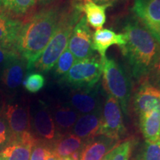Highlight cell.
Masks as SVG:
<instances>
[{
	"label": "cell",
	"mask_w": 160,
	"mask_h": 160,
	"mask_svg": "<svg viewBox=\"0 0 160 160\" xmlns=\"http://www.w3.org/2000/svg\"><path fill=\"white\" fill-rule=\"evenodd\" d=\"M45 79L44 76L40 73L32 72L28 74L22 82L23 87L27 91L31 93L39 92L44 87Z\"/></svg>",
	"instance_id": "obj_25"
},
{
	"label": "cell",
	"mask_w": 160,
	"mask_h": 160,
	"mask_svg": "<svg viewBox=\"0 0 160 160\" xmlns=\"http://www.w3.org/2000/svg\"><path fill=\"white\" fill-rule=\"evenodd\" d=\"M31 125L33 134L44 141L53 142L57 137V130L49 108L42 101H38L31 112Z\"/></svg>",
	"instance_id": "obj_9"
},
{
	"label": "cell",
	"mask_w": 160,
	"mask_h": 160,
	"mask_svg": "<svg viewBox=\"0 0 160 160\" xmlns=\"http://www.w3.org/2000/svg\"><path fill=\"white\" fill-rule=\"evenodd\" d=\"M132 10L160 45V0H135Z\"/></svg>",
	"instance_id": "obj_11"
},
{
	"label": "cell",
	"mask_w": 160,
	"mask_h": 160,
	"mask_svg": "<svg viewBox=\"0 0 160 160\" xmlns=\"http://www.w3.org/2000/svg\"><path fill=\"white\" fill-rule=\"evenodd\" d=\"M38 1L40 2L41 3H48L49 2L52 1V0H38Z\"/></svg>",
	"instance_id": "obj_37"
},
{
	"label": "cell",
	"mask_w": 160,
	"mask_h": 160,
	"mask_svg": "<svg viewBox=\"0 0 160 160\" xmlns=\"http://www.w3.org/2000/svg\"><path fill=\"white\" fill-rule=\"evenodd\" d=\"M139 127L145 141L160 140V111H151L139 115Z\"/></svg>",
	"instance_id": "obj_21"
},
{
	"label": "cell",
	"mask_w": 160,
	"mask_h": 160,
	"mask_svg": "<svg viewBox=\"0 0 160 160\" xmlns=\"http://www.w3.org/2000/svg\"><path fill=\"white\" fill-rule=\"evenodd\" d=\"M46 160H57V157L54 155V153H53L51 151V148L50 150L48 153L47 157H46Z\"/></svg>",
	"instance_id": "obj_33"
},
{
	"label": "cell",
	"mask_w": 160,
	"mask_h": 160,
	"mask_svg": "<svg viewBox=\"0 0 160 160\" xmlns=\"http://www.w3.org/2000/svg\"><path fill=\"white\" fill-rule=\"evenodd\" d=\"M23 22L9 16L0 14V45L16 48V42Z\"/></svg>",
	"instance_id": "obj_20"
},
{
	"label": "cell",
	"mask_w": 160,
	"mask_h": 160,
	"mask_svg": "<svg viewBox=\"0 0 160 160\" xmlns=\"http://www.w3.org/2000/svg\"><path fill=\"white\" fill-rule=\"evenodd\" d=\"M69 106L80 115L102 111V101L99 84L87 88L73 89L69 97Z\"/></svg>",
	"instance_id": "obj_10"
},
{
	"label": "cell",
	"mask_w": 160,
	"mask_h": 160,
	"mask_svg": "<svg viewBox=\"0 0 160 160\" xmlns=\"http://www.w3.org/2000/svg\"><path fill=\"white\" fill-rule=\"evenodd\" d=\"M38 0H1L2 8L5 14L16 17H29Z\"/></svg>",
	"instance_id": "obj_23"
},
{
	"label": "cell",
	"mask_w": 160,
	"mask_h": 160,
	"mask_svg": "<svg viewBox=\"0 0 160 160\" xmlns=\"http://www.w3.org/2000/svg\"><path fill=\"white\" fill-rule=\"evenodd\" d=\"M3 108H4V105H3L2 102V100L0 99V114H1V113H2Z\"/></svg>",
	"instance_id": "obj_35"
},
{
	"label": "cell",
	"mask_w": 160,
	"mask_h": 160,
	"mask_svg": "<svg viewBox=\"0 0 160 160\" xmlns=\"http://www.w3.org/2000/svg\"><path fill=\"white\" fill-rule=\"evenodd\" d=\"M102 121V111L81 114L72 129L71 133L87 141L99 135Z\"/></svg>",
	"instance_id": "obj_15"
},
{
	"label": "cell",
	"mask_w": 160,
	"mask_h": 160,
	"mask_svg": "<svg viewBox=\"0 0 160 160\" xmlns=\"http://www.w3.org/2000/svg\"><path fill=\"white\" fill-rule=\"evenodd\" d=\"M57 136L71 133L80 116L69 105H58L51 112Z\"/></svg>",
	"instance_id": "obj_19"
},
{
	"label": "cell",
	"mask_w": 160,
	"mask_h": 160,
	"mask_svg": "<svg viewBox=\"0 0 160 160\" xmlns=\"http://www.w3.org/2000/svg\"><path fill=\"white\" fill-rule=\"evenodd\" d=\"M13 140V136L8 124L2 113L0 114V151L9 145Z\"/></svg>",
	"instance_id": "obj_29"
},
{
	"label": "cell",
	"mask_w": 160,
	"mask_h": 160,
	"mask_svg": "<svg viewBox=\"0 0 160 160\" xmlns=\"http://www.w3.org/2000/svg\"><path fill=\"white\" fill-rule=\"evenodd\" d=\"M103 62L98 56L77 60L61 80L73 89L91 88L99 83L102 74Z\"/></svg>",
	"instance_id": "obj_5"
},
{
	"label": "cell",
	"mask_w": 160,
	"mask_h": 160,
	"mask_svg": "<svg viewBox=\"0 0 160 160\" xmlns=\"http://www.w3.org/2000/svg\"><path fill=\"white\" fill-rule=\"evenodd\" d=\"M143 81L133 99L134 109L138 116L151 111H160V88L146 80Z\"/></svg>",
	"instance_id": "obj_13"
},
{
	"label": "cell",
	"mask_w": 160,
	"mask_h": 160,
	"mask_svg": "<svg viewBox=\"0 0 160 160\" xmlns=\"http://www.w3.org/2000/svg\"><path fill=\"white\" fill-rule=\"evenodd\" d=\"M145 80L151 85L160 88V55L150 71L147 79Z\"/></svg>",
	"instance_id": "obj_31"
},
{
	"label": "cell",
	"mask_w": 160,
	"mask_h": 160,
	"mask_svg": "<svg viewBox=\"0 0 160 160\" xmlns=\"http://www.w3.org/2000/svg\"><path fill=\"white\" fill-rule=\"evenodd\" d=\"M27 70V63L23 58L18 55L6 64L0 72V83L6 92H15L22 83Z\"/></svg>",
	"instance_id": "obj_12"
},
{
	"label": "cell",
	"mask_w": 160,
	"mask_h": 160,
	"mask_svg": "<svg viewBox=\"0 0 160 160\" xmlns=\"http://www.w3.org/2000/svg\"><path fill=\"white\" fill-rule=\"evenodd\" d=\"M57 160H73L71 157H61L57 158Z\"/></svg>",
	"instance_id": "obj_36"
},
{
	"label": "cell",
	"mask_w": 160,
	"mask_h": 160,
	"mask_svg": "<svg viewBox=\"0 0 160 160\" xmlns=\"http://www.w3.org/2000/svg\"><path fill=\"white\" fill-rule=\"evenodd\" d=\"M126 134L123 113L114 97L108 95L102 108V121L99 135L122 141Z\"/></svg>",
	"instance_id": "obj_6"
},
{
	"label": "cell",
	"mask_w": 160,
	"mask_h": 160,
	"mask_svg": "<svg viewBox=\"0 0 160 160\" xmlns=\"http://www.w3.org/2000/svg\"><path fill=\"white\" fill-rule=\"evenodd\" d=\"M2 114L8 124L13 136V142L21 139L25 134L32 133L30 108L24 102L7 104L4 105Z\"/></svg>",
	"instance_id": "obj_7"
},
{
	"label": "cell",
	"mask_w": 160,
	"mask_h": 160,
	"mask_svg": "<svg viewBox=\"0 0 160 160\" xmlns=\"http://www.w3.org/2000/svg\"><path fill=\"white\" fill-rule=\"evenodd\" d=\"M76 61L77 59H75L74 56L72 54L68 48H66L58 59L54 65L53 73H54L55 77L60 78V79L62 78L68 72Z\"/></svg>",
	"instance_id": "obj_24"
},
{
	"label": "cell",
	"mask_w": 160,
	"mask_h": 160,
	"mask_svg": "<svg viewBox=\"0 0 160 160\" xmlns=\"http://www.w3.org/2000/svg\"><path fill=\"white\" fill-rule=\"evenodd\" d=\"M134 142V139L131 137L122 140L113 149L112 160H129Z\"/></svg>",
	"instance_id": "obj_27"
},
{
	"label": "cell",
	"mask_w": 160,
	"mask_h": 160,
	"mask_svg": "<svg viewBox=\"0 0 160 160\" xmlns=\"http://www.w3.org/2000/svg\"><path fill=\"white\" fill-rule=\"evenodd\" d=\"M68 46L77 60H82L94 56L93 34L85 16L80 18L73 28Z\"/></svg>",
	"instance_id": "obj_8"
},
{
	"label": "cell",
	"mask_w": 160,
	"mask_h": 160,
	"mask_svg": "<svg viewBox=\"0 0 160 160\" xmlns=\"http://www.w3.org/2000/svg\"><path fill=\"white\" fill-rule=\"evenodd\" d=\"M81 0H76L63 13L59 26L47 47L37 60L33 69L47 73L54 67L56 62L68 45L73 28L82 17Z\"/></svg>",
	"instance_id": "obj_3"
},
{
	"label": "cell",
	"mask_w": 160,
	"mask_h": 160,
	"mask_svg": "<svg viewBox=\"0 0 160 160\" xmlns=\"http://www.w3.org/2000/svg\"><path fill=\"white\" fill-rule=\"evenodd\" d=\"M126 44L124 33H117L108 28L97 30L93 34V49L100 55L102 62L106 59V52L112 45H117L120 49L123 48Z\"/></svg>",
	"instance_id": "obj_16"
},
{
	"label": "cell",
	"mask_w": 160,
	"mask_h": 160,
	"mask_svg": "<svg viewBox=\"0 0 160 160\" xmlns=\"http://www.w3.org/2000/svg\"><path fill=\"white\" fill-rule=\"evenodd\" d=\"M137 160H160V140L145 141Z\"/></svg>",
	"instance_id": "obj_26"
},
{
	"label": "cell",
	"mask_w": 160,
	"mask_h": 160,
	"mask_svg": "<svg viewBox=\"0 0 160 160\" xmlns=\"http://www.w3.org/2000/svg\"><path fill=\"white\" fill-rule=\"evenodd\" d=\"M18 55L19 54L15 48L0 45V72L10 60Z\"/></svg>",
	"instance_id": "obj_30"
},
{
	"label": "cell",
	"mask_w": 160,
	"mask_h": 160,
	"mask_svg": "<svg viewBox=\"0 0 160 160\" xmlns=\"http://www.w3.org/2000/svg\"><path fill=\"white\" fill-rule=\"evenodd\" d=\"M97 5H113L116 0H92Z\"/></svg>",
	"instance_id": "obj_32"
},
{
	"label": "cell",
	"mask_w": 160,
	"mask_h": 160,
	"mask_svg": "<svg viewBox=\"0 0 160 160\" xmlns=\"http://www.w3.org/2000/svg\"><path fill=\"white\" fill-rule=\"evenodd\" d=\"M50 150L51 144L44 140L37 139L32 147L30 160H46Z\"/></svg>",
	"instance_id": "obj_28"
},
{
	"label": "cell",
	"mask_w": 160,
	"mask_h": 160,
	"mask_svg": "<svg viewBox=\"0 0 160 160\" xmlns=\"http://www.w3.org/2000/svg\"><path fill=\"white\" fill-rule=\"evenodd\" d=\"M121 141L102 135L87 140L79 152V160H100L114 149Z\"/></svg>",
	"instance_id": "obj_14"
},
{
	"label": "cell",
	"mask_w": 160,
	"mask_h": 160,
	"mask_svg": "<svg viewBox=\"0 0 160 160\" xmlns=\"http://www.w3.org/2000/svg\"><path fill=\"white\" fill-rule=\"evenodd\" d=\"M113 155V149L111 151H110L108 153H107V154H106L102 159H101L100 160H112Z\"/></svg>",
	"instance_id": "obj_34"
},
{
	"label": "cell",
	"mask_w": 160,
	"mask_h": 160,
	"mask_svg": "<svg viewBox=\"0 0 160 160\" xmlns=\"http://www.w3.org/2000/svg\"><path fill=\"white\" fill-rule=\"evenodd\" d=\"M65 10L51 8L28 17L23 21L16 42V50L32 70L59 26Z\"/></svg>",
	"instance_id": "obj_1"
},
{
	"label": "cell",
	"mask_w": 160,
	"mask_h": 160,
	"mask_svg": "<svg viewBox=\"0 0 160 160\" xmlns=\"http://www.w3.org/2000/svg\"><path fill=\"white\" fill-rule=\"evenodd\" d=\"M111 6V5H97L92 0H83L82 11L85 14L88 25L93 29H102L106 22V10Z\"/></svg>",
	"instance_id": "obj_22"
},
{
	"label": "cell",
	"mask_w": 160,
	"mask_h": 160,
	"mask_svg": "<svg viewBox=\"0 0 160 160\" xmlns=\"http://www.w3.org/2000/svg\"><path fill=\"white\" fill-rule=\"evenodd\" d=\"M122 29L126 44L122 53L133 77L145 80L160 55V45L136 17L126 19Z\"/></svg>",
	"instance_id": "obj_2"
},
{
	"label": "cell",
	"mask_w": 160,
	"mask_h": 160,
	"mask_svg": "<svg viewBox=\"0 0 160 160\" xmlns=\"http://www.w3.org/2000/svg\"><path fill=\"white\" fill-rule=\"evenodd\" d=\"M2 5H1V0H0V14H2Z\"/></svg>",
	"instance_id": "obj_38"
},
{
	"label": "cell",
	"mask_w": 160,
	"mask_h": 160,
	"mask_svg": "<svg viewBox=\"0 0 160 160\" xmlns=\"http://www.w3.org/2000/svg\"><path fill=\"white\" fill-rule=\"evenodd\" d=\"M37 139L32 133L25 134L0 151V160H30L32 147Z\"/></svg>",
	"instance_id": "obj_17"
},
{
	"label": "cell",
	"mask_w": 160,
	"mask_h": 160,
	"mask_svg": "<svg viewBox=\"0 0 160 160\" xmlns=\"http://www.w3.org/2000/svg\"><path fill=\"white\" fill-rule=\"evenodd\" d=\"M104 88L117 100L123 115L128 116L130 99L131 95V83L125 69L121 64L113 59L103 62Z\"/></svg>",
	"instance_id": "obj_4"
},
{
	"label": "cell",
	"mask_w": 160,
	"mask_h": 160,
	"mask_svg": "<svg viewBox=\"0 0 160 160\" xmlns=\"http://www.w3.org/2000/svg\"><path fill=\"white\" fill-rule=\"evenodd\" d=\"M85 141L73 133L57 136L51 144V151L57 158L70 157L79 153Z\"/></svg>",
	"instance_id": "obj_18"
}]
</instances>
